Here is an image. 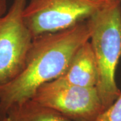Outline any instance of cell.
<instances>
[{
	"mask_svg": "<svg viewBox=\"0 0 121 121\" xmlns=\"http://www.w3.org/2000/svg\"><path fill=\"white\" fill-rule=\"evenodd\" d=\"M89 40L87 20L65 30L34 37L22 72L0 86V119L13 106L32 99L39 87L60 78L75 52Z\"/></svg>",
	"mask_w": 121,
	"mask_h": 121,
	"instance_id": "cell-1",
	"label": "cell"
},
{
	"mask_svg": "<svg viewBox=\"0 0 121 121\" xmlns=\"http://www.w3.org/2000/svg\"><path fill=\"white\" fill-rule=\"evenodd\" d=\"M98 69V92L104 110L121 94L116 71L121 57V2L110 3L87 20Z\"/></svg>",
	"mask_w": 121,
	"mask_h": 121,
	"instance_id": "cell-2",
	"label": "cell"
},
{
	"mask_svg": "<svg viewBox=\"0 0 121 121\" xmlns=\"http://www.w3.org/2000/svg\"><path fill=\"white\" fill-rule=\"evenodd\" d=\"M109 4L103 0H30L23 20L34 38L68 29Z\"/></svg>",
	"mask_w": 121,
	"mask_h": 121,
	"instance_id": "cell-3",
	"label": "cell"
},
{
	"mask_svg": "<svg viewBox=\"0 0 121 121\" xmlns=\"http://www.w3.org/2000/svg\"><path fill=\"white\" fill-rule=\"evenodd\" d=\"M27 0H13L0 16V86L10 82L24 67L32 36L23 20Z\"/></svg>",
	"mask_w": 121,
	"mask_h": 121,
	"instance_id": "cell-4",
	"label": "cell"
},
{
	"mask_svg": "<svg viewBox=\"0 0 121 121\" xmlns=\"http://www.w3.org/2000/svg\"><path fill=\"white\" fill-rule=\"evenodd\" d=\"M32 99L71 121H95L104 111L95 87L76 86L54 80L39 87Z\"/></svg>",
	"mask_w": 121,
	"mask_h": 121,
	"instance_id": "cell-5",
	"label": "cell"
},
{
	"mask_svg": "<svg viewBox=\"0 0 121 121\" xmlns=\"http://www.w3.org/2000/svg\"><path fill=\"white\" fill-rule=\"evenodd\" d=\"M98 78L95 56L88 40L78 48L65 73L55 81L76 86L96 87Z\"/></svg>",
	"mask_w": 121,
	"mask_h": 121,
	"instance_id": "cell-6",
	"label": "cell"
},
{
	"mask_svg": "<svg viewBox=\"0 0 121 121\" xmlns=\"http://www.w3.org/2000/svg\"><path fill=\"white\" fill-rule=\"evenodd\" d=\"M5 117L11 121H71L59 112L32 99L13 106Z\"/></svg>",
	"mask_w": 121,
	"mask_h": 121,
	"instance_id": "cell-7",
	"label": "cell"
},
{
	"mask_svg": "<svg viewBox=\"0 0 121 121\" xmlns=\"http://www.w3.org/2000/svg\"><path fill=\"white\" fill-rule=\"evenodd\" d=\"M95 121H121V93L117 99Z\"/></svg>",
	"mask_w": 121,
	"mask_h": 121,
	"instance_id": "cell-8",
	"label": "cell"
},
{
	"mask_svg": "<svg viewBox=\"0 0 121 121\" xmlns=\"http://www.w3.org/2000/svg\"><path fill=\"white\" fill-rule=\"evenodd\" d=\"M8 11L7 1L6 0H0V16H4Z\"/></svg>",
	"mask_w": 121,
	"mask_h": 121,
	"instance_id": "cell-9",
	"label": "cell"
},
{
	"mask_svg": "<svg viewBox=\"0 0 121 121\" xmlns=\"http://www.w3.org/2000/svg\"><path fill=\"white\" fill-rule=\"evenodd\" d=\"M103 1H105L106 2H109V3H113V2H116V1H121V0H103Z\"/></svg>",
	"mask_w": 121,
	"mask_h": 121,
	"instance_id": "cell-10",
	"label": "cell"
},
{
	"mask_svg": "<svg viewBox=\"0 0 121 121\" xmlns=\"http://www.w3.org/2000/svg\"><path fill=\"white\" fill-rule=\"evenodd\" d=\"M0 121H11L8 118L5 117V118H2V119H0Z\"/></svg>",
	"mask_w": 121,
	"mask_h": 121,
	"instance_id": "cell-11",
	"label": "cell"
},
{
	"mask_svg": "<svg viewBox=\"0 0 121 121\" xmlns=\"http://www.w3.org/2000/svg\"></svg>",
	"mask_w": 121,
	"mask_h": 121,
	"instance_id": "cell-12",
	"label": "cell"
}]
</instances>
